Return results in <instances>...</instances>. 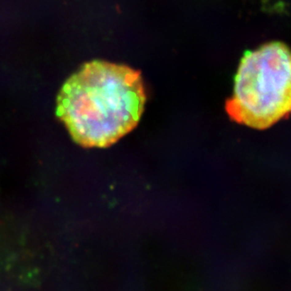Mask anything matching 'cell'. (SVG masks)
Masks as SVG:
<instances>
[{
	"instance_id": "6da1fadb",
	"label": "cell",
	"mask_w": 291,
	"mask_h": 291,
	"mask_svg": "<svg viewBox=\"0 0 291 291\" xmlns=\"http://www.w3.org/2000/svg\"><path fill=\"white\" fill-rule=\"evenodd\" d=\"M145 102L140 73L95 60L84 64L62 86L57 114L78 144L102 148L135 127Z\"/></svg>"
},
{
	"instance_id": "7a4b0ae2",
	"label": "cell",
	"mask_w": 291,
	"mask_h": 291,
	"mask_svg": "<svg viewBox=\"0 0 291 291\" xmlns=\"http://www.w3.org/2000/svg\"><path fill=\"white\" fill-rule=\"evenodd\" d=\"M229 116L256 129L268 128L291 113V50L269 43L245 54L235 75Z\"/></svg>"
}]
</instances>
